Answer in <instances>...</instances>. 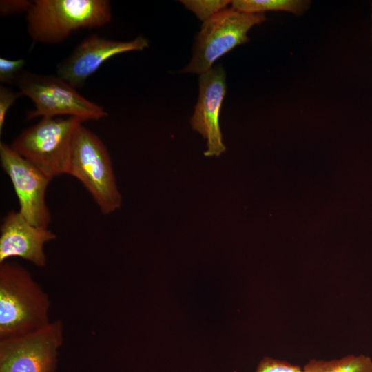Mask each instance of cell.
I'll return each instance as SVG.
<instances>
[{
    "instance_id": "obj_1",
    "label": "cell",
    "mask_w": 372,
    "mask_h": 372,
    "mask_svg": "<svg viewBox=\"0 0 372 372\" xmlns=\"http://www.w3.org/2000/svg\"><path fill=\"white\" fill-rule=\"evenodd\" d=\"M48 293L25 267L0 264V340L26 335L48 325Z\"/></svg>"
},
{
    "instance_id": "obj_14",
    "label": "cell",
    "mask_w": 372,
    "mask_h": 372,
    "mask_svg": "<svg viewBox=\"0 0 372 372\" xmlns=\"http://www.w3.org/2000/svg\"><path fill=\"white\" fill-rule=\"evenodd\" d=\"M180 2L193 12L203 22L210 19L231 3L228 0H183Z\"/></svg>"
},
{
    "instance_id": "obj_5",
    "label": "cell",
    "mask_w": 372,
    "mask_h": 372,
    "mask_svg": "<svg viewBox=\"0 0 372 372\" xmlns=\"http://www.w3.org/2000/svg\"><path fill=\"white\" fill-rule=\"evenodd\" d=\"M18 90L28 97L34 108L26 118L68 116L85 121H98L108 113L97 103L81 95L76 88L56 75L23 71L16 82Z\"/></svg>"
},
{
    "instance_id": "obj_13",
    "label": "cell",
    "mask_w": 372,
    "mask_h": 372,
    "mask_svg": "<svg viewBox=\"0 0 372 372\" xmlns=\"http://www.w3.org/2000/svg\"><path fill=\"white\" fill-rule=\"evenodd\" d=\"M310 3V1L304 0H235L231 4L233 9L245 13L285 11L300 15L309 8Z\"/></svg>"
},
{
    "instance_id": "obj_6",
    "label": "cell",
    "mask_w": 372,
    "mask_h": 372,
    "mask_svg": "<svg viewBox=\"0 0 372 372\" xmlns=\"http://www.w3.org/2000/svg\"><path fill=\"white\" fill-rule=\"evenodd\" d=\"M266 20L265 13H245L227 8L203 22L190 63L184 72L201 75L235 47L249 41L247 33Z\"/></svg>"
},
{
    "instance_id": "obj_8",
    "label": "cell",
    "mask_w": 372,
    "mask_h": 372,
    "mask_svg": "<svg viewBox=\"0 0 372 372\" xmlns=\"http://www.w3.org/2000/svg\"><path fill=\"white\" fill-rule=\"evenodd\" d=\"M0 161L17 194L19 211L32 225L48 228L52 217L45 194L52 179L3 142Z\"/></svg>"
},
{
    "instance_id": "obj_18",
    "label": "cell",
    "mask_w": 372,
    "mask_h": 372,
    "mask_svg": "<svg viewBox=\"0 0 372 372\" xmlns=\"http://www.w3.org/2000/svg\"><path fill=\"white\" fill-rule=\"evenodd\" d=\"M34 1L30 0H1L0 14L8 17L22 12H28L33 5Z\"/></svg>"
},
{
    "instance_id": "obj_15",
    "label": "cell",
    "mask_w": 372,
    "mask_h": 372,
    "mask_svg": "<svg viewBox=\"0 0 372 372\" xmlns=\"http://www.w3.org/2000/svg\"><path fill=\"white\" fill-rule=\"evenodd\" d=\"M25 65L23 59L10 60L0 57V81L3 84H16L21 71Z\"/></svg>"
},
{
    "instance_id": "obj_12",
    "label": "cell",
    "mask_w": 372,
    "mask_h": 372,
    "mask_svg": "<svg viewBox=\"0 0 372 372\" xmlns=\"http://www.w3.org/2000/svg\"><path fill=\"white\" fill-rule=\"evenodd\" d=\"M304 372H372V360L360 354L348 355L338 359H311L303 367Z\"/></svg>"
},
{
    "instance_id": "obj_19",
    "label": "cell",
    "mask_w": 372,
    "mask_h": 372,
    "mask_svg": "<svg viewBox=\"0 0 372 372\" xmlns=\"http://www.w3.org/2000/svg\"><path fill=\"white\" fill-rule=\"evenodd\" d=\"M371 19H372V13H371Z\"/></svg>"
},
{
    "instance_id": "obj_17",
    "label": "cell",
    "mask_w": 372,
    "mask_h": 372,
    "mask_svg": "<svg viewBox=\"0 0 372 372\" xmlns=\"http://www.w3.org/2000/svg\"><path fill=\"white\" fill-rule=\"evenodd\" d=\"M21 96L23 95L19 90L14 91L3 85L0 86V134L3 132L8 110Z\"/></svg>"
},
{
    "instance_id": "obj_10",
    "label": "cell",
    "mask_w": 372,
    "mask_h": 372,
    "mask_svg": "<svg viewBox=\"0 0 372 372\" xmlns=\"http://www.w3.org/2000/svg\"><path fill=\"white\" fill-rule=\"evenodd\" d=\"M225 94V72L221 65L200 75L199 94L190 124L206 139V156H218L225 151L219 123Z\"/></svg>"
},
{
    "instance_id": "obj_11",
    "label": "cell",
    "mask_w": 372,
    "mask_h": 372,
    "mask_svg": "<svg viewBox=\"0 0 372 372\" xmlns=\"http://www.w3.org/2000/svg\"><path fill=\"white\" fill-rule=\"evenodd\" d=\"M56 238L48 228L33 225L19 211H10L0 227V264L17 257L43 267L47 265L44 246Z\"/></svg>"
},
{
    "instance_id": "obj_3",
    "label": "cell",
    "mask_w": 372,
    "mask_h": 372,
    "mask_svg": "<svg viewBox=\"0 0 372 372\" xmlns=\"http://www.w3.org/2000/svg\"><path fill=\"white\" fill-rule=\"evenodd\" d=\"M67 174L81 183L103 214L120 208L121 195L108 150L101 139L83 124L73 138Z\"/></svg>"
},
{
    "instance_id": "obj_7",
    "label": "cell",
    "mask_w": 372,
    "mask_h": 372,
    "mask_svg": "<svg viewBox=\"0 0 372 372\" xmlns=\"http://www.w3.org/2000/svg\"><path fill=\"white\" fill-rule=\"evenodd\" d=\"M61 320L19 337L0 340V372H56L64 340Z\"/></svg>"
},
{
    "instance_id": "obj_16",
    "label": "cell",
    "mask_w": 372,
    "mask_h": 372,
    "mask_svg": "<svg viewBox=\"0 0 372 372\" xmlns=\"http://www.w3.org/2000/svg\"><path fill=\"white\" fill-rule=\"evenodd\" d=\"M255 372H304L300 366L270 357L263 358Z\"/></svg>"
},
{
    "instance_id": "obj_4",
    "label": "cell",
    "mask_w": 372,
    "mask_h": 372,
    "mask_svg": "<svg viewBox=\"0 0 372 372\" xmlns=\"http://www.w3.org/2000/svg\"><path fill=\"white\" fill-rule=\"evenodd\" d=\"M83 121L74 117H44L23 130L10 146L50 178L67 174L75 132Z\"/></svg>"
},
{
    "instance_id": "obj_9",
    "label": "cell",
    "mask_w": 372,
    "mask_h": 372,
    "mask_svg": "<svg viewBox=\"0 0 372 372\" xmlns=\"http://www.w3.org/2000/svg\"><path fill=\"white\" fill-rule=\"evenodd\" d=\"M148 46V39L142 36L130 41H116L93 34L57 65L56 74L77 89L109 59L127 52L141 51Z\"/></svg>"
},
{
    "instance_id": "obj_2",
    "label": "cell",
    "mask_w": 372,
    "mask_h": 372,
    "mask_svg": "<svg viewBox=\"0 0 372 372\" xmlns=\"http://www.w3.org/2000/svg\"><path fill=\"white\" fill-rule=\"evenodd\" d=\"M112 20L107 0H35L26 13L34 43L56 44L81 29L101 28Z\"/></svg>"
}]
</instances>
